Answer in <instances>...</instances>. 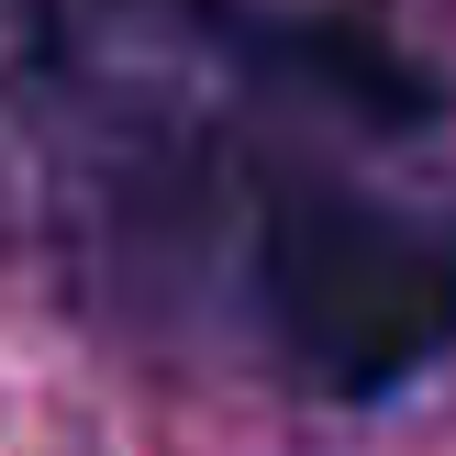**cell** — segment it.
Here are the masks:
<instances>
[{
	"mask_svg": "<svg viewBox=\"0 0 456 456\" xmlns=\"http://www.w3.org/2000/svg\"><path fill=\"white\" fill-rule=\"evenodd\" d=\"M256 289L312 390L379 401L456 346V223L368 190H279L256 234Z\"/></svg>",
	"mask_w": 456,
	"mask_h": 456,
	"instance_id": "6da1fadb",
	"label": "cell"
}]
</instances>
